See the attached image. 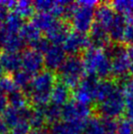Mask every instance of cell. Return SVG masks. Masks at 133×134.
Listing matches in <instances>:
<instances>
[{
	"label": "cell",
	"instance_id": "cell-1",
	"mask_svg": "<svg viewBox=\"0 0 133 134\" xmlns=\"http://www.w3.org/2000/svg\"><path fill=\"white\" fill-rule=\"evenodd\" d=\"M56 81L54 71L43 70L33 76L30 87L25 93L34 107H46L51 101V93Z\"/></svg>",
	"mask_w": 133,
	"mask_h": 134
},
{
	"label": "cell",
	"instance_id": "cell-2",
	"mask_svg": "<svg viewBox=\"0 0 133 134\" xmlns=\"http://www.w3.org/2000/svg\"><path fill=\"white\" fill-rule=\"evenodd\" d=\"M82 62L86 75L106 79L112 75V61L103 49L90 46L82 53Z\"/></svg>",
	"mask_w": 133,
	"mask_h": 134
},
{
	"label": "cell",
	"instance_id": "cell-3",
	"mask_svg": "<svg viewBox=\"0 0 133 134\" xmlns=\"http://www.w3.org/2000/svg\"><path fill=\"white\" fill-rule=\"evenodd\" d=\"M98 1H79L75 2L70 24L74 31L86 34L89 32L95 20V8L99 5Z\"/></svg>",
	"mask_w": 133,
	"mask_h": 134
},
{
	"label": "cell",
	"instance_id": "cell-4",
	"mask_svg": "<svg viewBox=\"0 0 133 134\" xmlns=\"http://www.w3.org/2000/svg\"><path fill=\"white\" fill-rule=\"evenodd\" d=\"M59 80L63 81L70 88H75L86 76L83 62L78 55L66 57L63 65L57 71Z\"/></svg>",
	"mask_w": 133,
	"mask_h": 134
},
{
	"label": "cell",
	"instance_id": "cell-5",
	"mask_svg": "<svg viewBox=\"0 0 133 134\" xmlns=\"http://www.w3.org/2000/svg\"><path fill=\"white\" fill-rule=\"evenodd\" d=\"M125 45L121 43H112L104 49L112 61V75L115 78L122 79L128 76L131 62Z\"/></svg>",
	"mask_w": 133,
	"mask_h": 134
},
{
	"label": "cell",
	"instance_id": "cell-6",
	"mask_svg": "<svg viewBox=\"0 0 133 134\" xmlns=\"http://www.w3.org/2000/svg\"><path fill=\"white\" fill-rule=\"evenodd\" d=\"M96 112L98 115L103 118L117 119L122 116L125 113V99L120 86H118L117 89L103 103L97 105Z\"/></svg>",
	"mask_w": 133,
	"mask_h": 134
},
{
	"label": "cell",
	"instance_id": "cell-7",
	"mask_svg": "<svg viewBox=\"0 0 133 134\" xmlns=\"http://www.w3.org/2000/svg\"><path fill=\"white\" fill-rule=\"evenodd\" d=\"M98 81L99 79L96 76L86 75L80 81L77 87L74 89V100L78 103L90 106L93 101H95V91Z\"/></svg>",
	"mask_w": 133,
	"mask_h": 134
},
{
	"label": "cell",
	"instance_id": "cell-8",
	"mask_svg": "<svg viewBox=\"0 0 133 134\" xmlns=\"http://www.w3.org/2000/svg\"><path fill=\"white\" fill-rule=\"evenodd\" d=\"M63 119L66 121H86L91 116L92 110L88 105L70 101L62 107Z\"/></svg>",
	"mask_w": 133,
	"mask_h": 134
},
{
	"label": "cell",
	"instance_id": "cell-9",
	"mask_svg": "<svg viewBox=\"0 0 133 134\" xmlns=\"http://www.w3.org/2000/svg\"><path fill=\"white\" fill-rule=\"evenodd\" d=\"M22 68L30 75H36L43 71L44 56L42 53L30 47L25 49L22 53Z\"/></svg>",
	"mask_w": 133,
	"mask_h": 134
},
{
	"label": "cell",
	"instance_id": "cell-10",
	"mask_svg": "<svg viewBox=\"0 0 133 134\" xmlns=\"http://www.w3.org/2000/svg\"><path fill=\"white\" fill-rule=\"evenodd\" d=\"M91 46L89 37L84 34L77 31H70L66 39L63 43V49L70 56L78 55L79 53H83Z\"/></svg>",
	"mask_w": 133,
	"mask_h": 134
},
{
	"label": "cell",
	"instance_id": "cell-11",
	"mask_svg": "<svg viewBox=\"0 0 133 134\" xmlns=\"http://www.w3.org/2000/svg\"><path fill=\"white\" fill-rule=\"evenodd\" d=\"M88 37L91 46L95 47V48L104 50V49L107 48L109 45H111L113 43L107 29L96 22H94L93 26H91V29L89 30Z\"/></svg>",
	"mask_w": 133,
	"mask_h": 134
},
{
	"label": "cell",
	"instance_id": "cell-12",
	"mask_svg": "<svg viewBox=\"0 0 133 134\" xmlns=\"http://www.w3.org/2000/svg\"><path fill=\"white\" fill-rule=\"evenodd\" d=\"M66 54L62 46L51 45L44 54V67L46 70L51 71H58L66 59Z\"/></svg>",
	"mask_w": 133,
	"mask_h": 134
},
{
	"label": "cell",
	"instance_id": "cell-13",
	"mask_svg": "<svg viewBox=\"0 0 133 134\" xmlns=\"http://www.w3.org/2000/svg\"><path fill=\"white\" fill-rule=\"evenodd\" d=\"M70 32V25L66 21H58L55 26L49 30L48 32H46V38L50 41L52 45H60L65 42L68 35Z\"/></svg>",
	"mask_w": 133,
	"mask_h": 134
},
{
	"label": "cell",
	"instance_id": "cell-14",
	"mask_svg": "<svg viewBox=\"0 0 133 134\" xmlns=\"http://www.w3.org/2000/svg\"><path fill=\"white\" fill-rule=\"evenodd\" d=\"M87 121V120H86ZM86 121H66L61 120L53 124L50 129L51 134H82Z\"/></svg>",
	"mask_w": 133,
	"mask_h": 134
},
{
	"label": "cell",
	"instance_id": "cell-15",
	"mask_svg": "<svg viewBox=\"0 0 133 134\" xmlns=\"http://www.w3.org/2000/svg\"><path fill=\"white\" fill-rule=\"evenodd\" d=\"M0 63L6 72L13 75L16 71L22 70V55L18 52L4 51L0 55Z\"/></svg>",
	"mask_w": 133,
	"mask_h": 134
},
{
	"label": "cell",
	"instance_id": "cell-16",
	"mask_svg": "<svg viewBox=\"0 0 133 134\" xmlns=\"http://www.w3.org/2000/svg\"><path fill=\"white\" fill-rule=\"evenodd\" d=\"M115 15L117 13L110 3H99L95 10V22L102 25L108 30L115 19Z\"/></svg>",
	"mask_w": 133,
	"mask_h": 134
},
{
	"label": "cell",
	"instance_id": "cell-17",
	"mask_svg": "<svg viewBox=\"0 0 133 134\" xmlns=\"http://www.w3.org/2000/svg\"><path fill=\"white\" fill-rule=\"evenodd\" d=\"M70 95L71 92L70 87L63 81L57 80L51 93V104L63 107L68 102H70Z\"/></svg>",
	"mask_w": 133,
	"mask_h": 134
},
{
	"label": "cell",
	"instance_id": "cell-18",
	"mask_svg": "<svg viewBox=\"0 0 133 134\" xmlns=\"http://www.w3.org/2000/svg\"><path fill=\"white\" fill-rule=\"evenodd\" d=\"M117 82L115 79L111 78H106V79H100L96 86V91H95V102L98 104L103 103L109 96L111 95L118 87Z\"/></svg>",
	"mask_w": 133,
	"mask_h": 134
},
{
	"label": "cell",
	"instance_id": "cell-19",
	"mask_svg": "<svg viewBox=\"0 0 133 134\" xmlns=\"http://www.w3.org/2000/svg\"><path fill=\"white\" fill-rule=\"evenodd\" d=\"M126 26V18L117 13L115 19L109 26L108 31L113 43H121L124 30Z\"/></svg>",
	"mask_w": 133,
	"mask_h": 134
},
{
	"label": "cell",
	"instance_id": "cell-20",
	"mask_svg": "<svg viewBox=\"0 0 133 134\" xmlns=\"http://www.w3.org/2000/svg\"><path fill=\"white\" fill-rule=\"evenodd\" d=\"M59 19L50 14V13H37L31 18V24L36 26L40 31L48 32L55 26Z\"/></svg>",
	"mask_w": 133,
	"mask_h": 134
},
{
	"label": "cell",
	"instance_id": "cell-21",
	"mask_svg": "<svg viewBox=\"0 0 133 134\" xmlns=\"http://www.w3.org/2000/svg\"><path fill=\"white\" fill-rule=\"evenodd\" d=\"M19 34L24 40V42L26 44H29L30 47H32L33 45L42 37L41 31L34 25H32L31 23L25 24L22 29H21V30H20Z\"/></svg>",
	"mask_w": 133,
	"mask_h": 134
},
{
	"label": "cell",
	"instance_id": "cell-22",
	"mask_svg": "<svg viewBox=\"0 0 133 134\" xmlns=\"http://www.w3.org/2000/svg\"><path fill=\"white\" fill-rule=\"evenodd\" d=\"M25 25L24 19L16 12L12 11L8 13L3 23V30L6 34H19L23 26Z\"/></svg>",
	"mask_w": 133,
	"mask_h": 134
},
{
	"label": "cell",
	"instance_id": "cell-23",
	"mask_svg": "<svg viewBox=\"0 0 133 134\" xmlns=\"http://www.w3.org/2000/svg\"><path fill=\"white\" fill-rule=\"evenodd\" d=\"M26 43L24 42L19 34H6L2 47L6 52H20L25 48Z\"/></svg>",
	"mask_w": 133,
	"mask_h": 134
},
{
	"label": "cell",
	"instance_id": "cell-24",
	"mask_svg": "<svg viewBox=\"0 0 133 134\" xmlns=\"http://www.w3.org/2000/svg\"><path fill=\"white\" fill-rule=\"evenodd\" d=\"M110 4L115 13L123 16L126 19H133V0H115Z\"/></svg>",
	"mask_w": 133,
	"mask_h": 134
},
{
	"label": "cell",
	"instance_id": "cell-25",
	"mask_svg": "<svg viewBox=\"0 0 133 134\" xmlns=\"http://www.w3.org/2000/svg\"><path fill=\"white\" fill-rule=\"evenodd\" d=\"M8 103L10 104V107L15 109H24L29 107V97L22 90H17L12 94L8 95Z\"/></svg>",
	"mask_w": 133,
	"mask_h": 134
},
{
	"label": "cell",
	"instance_id": "cell-26",
	"mask_svg": "<svg viewBox=\"0 0 133 134\" xmlns=\"http://www.w3.org/2000/svg\"><path fill=\"white\" fill-rule=\"evenodd\" d=\"M83 134H106L102 119L98 115L90 116L86 121Z\"/></svg>",
	"mask_w": 133,
	"mask_h": 134
},
{
	"label": "cell",
	"instance_id": "cell-27",
	"mask_svg": "<svg viewBox=\"0 0 133 134\" xmlns=\"http://www.w3.org/2000/svg\"><path fill=\"white\" fill-rule=\"evenodd\" d=\"M44 114L46 122L50 123L52 125L61 121V119H63L62 107L54 104L47 105L44 108Z\"/></svg>",
	"mask_w": 133,
	"mask_h": 134
},
{
	"label": "cell",
	"instance_id": "cell-28",
	"mask_svg": "<svg viewBox=\"0 0 133 134\" xmlns=\"http://www.w3.org/2000/svg\"><path fill=\"white\" fill-rule=\"evenodd\" d=\"M34 11H35V9L33 6V2L26 1V0L17 1L15 8H14V12L21 16L23 19L32 18L34 16Z\"/></svg>",
	"mask_w": 133,
	"mask_h": 134
},
{
	"label": "cell",
	"instance_id": "cell-29",
	"mask_svg": "<svg viewBox=\"0 0 133 134\" xmlns=\"http://www.w3.org/2000/svg\"><path fill=\"white\" fill-rule=\"evenodd\" d=\"M44 108L45 107H34L33 109H31L30 119H29V122L31 128L44 126V124L46 123Z\"/></svg>",
	"mask_w": 133,
	"mask_h": 134
},
{
	"label": "cell",
	"instance_id": "cell-30",
	"mask_svg": "<svg viewBox=\"0 0 133 134\" xmlns=\"http://www.w3.org/2000/svg\"><path fill=\"white\" fill-rule=\"evenodd\" d=\"M12 78L15 81L16 85H17V87H18L19 89L25 92L30 87L33 76L30 75L29 72H26V71L20 70V71H16L15 74H13Z\"/></svg>",
	"mask_w": 133,
	"mask_h": 134
},
{
	"label": "cell",
	"instance_id": "cell-31",
	"mask_svg": "<svg viewBox=\"0 0 133 134\" xmlns=\"http://www.w3.org/2000/svg\"><path fill=\"white\" fill-rule=\"evenodd\" d=\"M17 90H19V88L17 87L12 76L4 75L3 77L0 78V93L1 94L8 96Z\"/></svg>",
	"mask_w": 133,
	"mask_h": 134
},
{
	"label": "cell",
	"instance_id": "cell-32",
	"mask_svg": "<svg viewBox=\"0 0 133 134\" xmlns=\"http://www.w3.org/2000/svg\"><path fill=\"white\" fill-rule=\"evenodd\" d=\"M121 44L123 45H133V19L127 18L126 19V26L122 37Z\"/></svg>",
	"mask_w": 133,
	"mask_h": 134
},
{
	"label": "cell",
	"instance_id": "cell-33",
	"mask_svg": "<svg viewBox=\"0 0 133 134\" xmlns=\"http://www.w3.org/2000/svg\"><path fill=\"white\" fill-rule=\"evenodd\" d=\"M55 1L51 0H37L33 2L34 9L38 11V13H50L51 14Z\"/></svg>",
	"mask_w": 133,
	"mask_h": 134
},
{
	"label": "cell",
	"instance_id": "cell-34",
	"mask_svg": "<svg viewBox=\"0 0 133 134\" xmlns=\"http://www.w3.org/2000/svg\"><path fill=\"white\" fill-rule=\"evenodd\" d=\"M10 134H29L31 126L27 120H22L10 128Z\"/></svg>",
	"mask_w": 133,
	"mask_h": 134
},
{
	"label": "cell",
	"instance_id": "cell-35",
	"mask_svg": "<svg viewBox=\"0 0 133 134\" xmlns=\"http://www.w3.org/2000/svg\"><path fill=\"white\" fill-rule=\"evenodd\" d=\"M102 121L106 134H117L118 120L111 118H102Z\"/></svg>",
	"mask_w": 133,
	"mask_h": 134
},
{
	"label": "cell",
	"instance_id": "cell-36",
	"mask_svg": "<svg viewBox=\"0 0 133 134\" xmlns=\"http://www.w3.org/2000/svg\"><path fill=\"white\" fill-rule=\"evenodd\" d=\"M117 134H133V126L127 119H120L118 120Z\"/></svg>",
	"mask_w": 133,
	"mask_h": 134
},
{
	"label": "cell",
	"instance_id": "cell-37",
	"mask_svg": "<svg viewBox=\"0 0 133 134\" xmlns=\"http://www.w3.org/2000/svg\"><path fill=\"white\" fill-rule=\"evenodd\" d=\"M8 98L6 95L0 93V115H3L8 108Z\"/></svg>",
	"mask_w": 133,
	"mask_h": 134
},
{
	"label": "cell",
	"instance_id": "cell-38",
	"mask_svg": "<svg viewBox=\"0 0 133 134\" xmlns=\"http://www.w3.org/2000/svg\"><path fill=\"white\" fill-rule=\"evenodd\" d=\"M29 134H51L50 130L47 127H38V128H31Z\"/></svg>",
	"mask_w": 133,
	"mask_h": 134
},
{
	"label": "cell",
	"instance_id": "cell-39",
	"mask_svg": "<svg viewBox=\"0 0 133 134\" xmlns=\"http://www.w3.org/2000/svg\"><path fill=\"white\" fill-rule=\"evenodd\" d=\"M0 134H9V126L1 116H0Z\"/></svg>",
	"mask_w": 133,
	"mask_h": 134
},
{
	"label": "cell",
	"instance_id": "cell-40",
	"mask_svg": "<svg viewBox=\"0 0 133 134\" xmlns=\"http://www.w3.org/2000/svg\"><path fill=\"white\" fill-rule=\"evenodd\" d=\"M5 72H6V71H5V70H4L3 66H2V65H1V63H0V78L3 77L4 75H5Z\"/></svg>",
	"mask_w": 133,
	"mask_h": 134
},
{
	"label": "cell",
	"instance_id": "cell-41",
	"mask_svg": "<svg viewBox=\"0 0 133 134\" xmlns=\"http://www.w3.org/2000/svg\"><path fill=\"white\" fill-rule=\"evenodd\" d=\"M0 55H1V54H0Z\"/></svg>",
	"mask_w": 133,
	"mask_h": 134
}]
</instances>
